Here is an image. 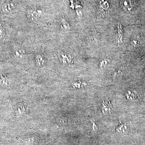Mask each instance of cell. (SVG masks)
Masks as SVG:
<instances>
[{"instance_id": "obj_1", "label": "cell", "mask_w": 145, "mask_h": 145, "mask_svg": "<svg viewBox=\"0 0 145 145\" xmlns=\"http://www.w3.org/2000/svg\"><path fill=\"white\" fill-rule=\"evenodd\" d=\"M59 57L60 61L63 64H67L71 62V56L68 53L64 52H60Z\"/></svg>"}, {"instance_id": "obj_2", "label": "cell", "mask_w": 145, "mask_h": 145, "mask_svg": "<svg viewBox=\"0 0 145 145\" xmlns=\"http://www.w3.org/2000/svg\"><path fill=\"white\" fill-rule=\"evenodd\" d=\"M112 107V104H111L110 102L103 101L102 106V109L103 114L106 115L110 114Z\"/></svg>"}, {"instance_id": "obj_3", "label": "cell", "mask_w": 145, "mask_h": 145, "mask_svg": "<svg viewBox=\"0 0 145 145\" xmlns=\"http://www.w3.org/2000/svg\"><path fill=\"white\" fill-rule=\"evenodd\" d=\"M126 98L129 100H133L137 98V93L133 90H128L125 94Z\"/></svg>"}, {"instance_id": "obj_4", "label": "cell", "mask_w": 145, "mask_h": 145, "mask_svg": "<svg viewBox=\"0 0 145 145\" xmlns=\"http://www.w3.org/2000/svg\"><path fill=\"white\" fill-rule=\"evenodd\" d=\"M24 54V50L21 47H16L15 48V55L16 57H22Z\"/></svg>"}, {"instance_id": "obj_5", "label": "cell", "mask_w": 145, "mask_h": 145, "mask_svg": "<svg viewBox=\"0 0 145 145\" xmlns=\"http://www.w3.org/2000/svg\"><path fill=\"white\" fill-rule=\"evenodd\" d=\"M9 83V80L5 75H0V84L3 86H6Z\"/></svg>"}, {"instance_id": "obj_6", "label": "cell", "mask_w": 145, "mask_h": 145, "mask_svg": "<svg viewBox=\"0 0 145 145\" xmlns=\"http://www.w3.org/2000/svg\"><path fill=\"white\" fill-rule=\"evenodd\" d=\"M127 129V126L125 124L121 123L119 125L116 129V131L117 132L119 133H124Z\"/></svg>"}, {"instance_id": "obj_7", "label": "cell", "mask_w": 145, "mask_h": 145, "mask_svg": "<svg viewBox=\"0 0 145 145\" xmlns=\"http://www.w3.org/2000/svg\"><path fill=\"white\" fill-rule=\"evenodd\" d=\"M41 13V11L40 10H33L30 12V15L32 18L36 19L40 17Z\"/></svg>"}, {"instance_id": "obj_8", "label": "cell", "mask_w": 145, "mask_h": 145, "mask_svg": "<svg viewBox=\"0 0 145 145\" xmlns=\"http://www.w3.org/2000/svg\"><path fill=\"white\" fill-rule=\"evenodd\" d=\"M36 60L38 63L40 65H43L44 63V57L40 54H38L36 56Z\"/></svg>"}, {"instance_id": "obj_9", "label": "cell", "mask_w": 145, "mask_h": 145, "mask_svg": "<svg viewBox=\"0 0 145 145\" xmlns=\"http://www.w3.org/2000/svg\"><path fill=\"white\" fill-rule=\"evenodd\" d=\"M3 9L5 12H9L11 10H12V5L9 4H6L4 5Z\"/></svg>"}, {"instance_id": "obj_10", "label": "cell", "mask_w": 145, "mask_h": 145, "mask_svg": "<svg viewBox=\"0 0 145 145\" xmlns=\"http://www.w3.org/2000/svg\"><path fill=\"white\" fill-rule=\"evenodd\" d=\"M5 36V31L3 27L0 24V39H3Z\"/></svg>"}, {"instance_id": "obj_11", "label": "cell", "mask_w": 145, "mask_h": 145, "mask_svg": "<svg viewBox=\"0 0 145 145\" xmlns=\"http://www.w3.org/2000/svg\"><path fill=\"white\" fill-rule=\"evenodd\" d=\"M93 129L94 130V131H97V127L96 125H95V122L94 121H93Z\"/></svg>"}]
</instances>
